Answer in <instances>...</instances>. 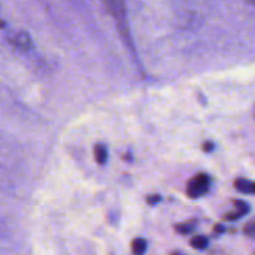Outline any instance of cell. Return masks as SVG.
Returning <instances> with one entry per match:
<instances>
[{
    "mask_svg": "<svg viewBox=\"0 0 255 255\" xmlns=\"http://www.w3.org/2000/svg\"><path fill=\"white\" fill-rule=\"evenodd\" d=\"M210 188V177L206 173H198L186 185V195L189 198H200L207 194Z\"/></svg>",
    "mask_w": 255,
    "mask_h": 255,
    "instance_id": "6da1fadb",
    "label": "cell"
},
{
    "mask_svg": "<svg viewBox=\"0 0 255 255\" xmlns=\"http://www.w3.org/2000/svg\"><path fill=\"white\" fill-rule=\"evenodd\" d=\"M105 8L108 9V12L119 21V23H125V5L123 0H102Z\"/></svg>",
    "mask_w": 255,
    "mask_h": 255,
    "instance_id": "7a4b0ae2",
    "label": "cell"
},
{
    "mask_svg": "<svg viewBox=\"0 0 255 255\" xmlns=\"http://www.w3.org/2000/svg\"><path fill=\"white\" fill-rule=\"evenodd\" d=\"M95 159L98 164L104 165L108 159V149L104 144H96L95 146Z\"/></svg>",
    "mask_w": 255,
    "mask_h": 255,
    "instance_id": "3957f363",
    "label": "cell"
},
{
    "mask_svg": "<svg viewBox=\"0 0 255 255\" xmlns=\"http://www.w3.org/2000/svg\"><path fill=\"white\" fill-rule=\"evenodd\" d=\"M191 246L197 251H203L209 246V239L206 236H195L191 239Z\"/></svg>",
    "mask_w": 255,
    "mask_h": 255,
    "instance_id": "277c9868",
    "label": "cell"
},
{
    "mask_svg": "<svg viewBox=\"0 0 255 255\" xmlns=\"http://www.w3.org/2000/svg\"><path fill=\"white\" fill-rule=\"evenodd\" d=\"M131 248H132V252L135 255H143L144 251H146V248H147V243H146L144 239H135V240H132Z\"/></svg>",
    "mask_w": 255,
    "mask_h": 255,
    "instance_id": "5b68a950",
    "label": "cell"
},
{
    "mask_svg": "<svg viewBox=\"0 0 255 255\" xmlns=\"http://www.w3.org/2000/svg\"><path fill=\"white\" fill-rule=\"evenodd\" d=\"M194 230H195V221H189V222L176 225V231L180 233V234H189V233H192Z\"/></svg>",
    "mask_w": 255,
    "mask_h": 255,
    "instance_id": "8992f818",
    "label": "cell"
},
{
    "mask_svg": "<svg viewBox=\"0 0 255 255\" xmlns=\"http://www.w3.org/2000/svg\"><path fill=\"white\" fill-rule=\"evenodd\" d=\"M249 183L251 182L246 180V179H236L234 180V188L242 194H249Z\"/></svg>",
    "mask_w": 255,
    "mask_h": 255,
    "instance_id": "52a82bcc",
    "label": "cell"
},
{
    "mask_svg": "<svg viewBox=\"0 0 255 255\" xmlns=\"http://www.w3.org/2000/svg\"><path fill=\"white\" fill-rule=\"evenodd\" d=\"M233 204H234V210L240 212L243 216H245V215H248V213H249V210H251L249 204H248L246 201H243V200H234V201H233Z\"/></svg>",
    "mask_w": 255,
    "mask_h": 255,
    "instance_id": "ba28073f",
    "label": "cell"
},
{
    "mask_svg": "<svg viewBox=\"0 0 255 255\" xmlns=\"http://www.w3.org/2000/svg\"><path fill=\"white\" fill-rule=\"evenodd\" d=\"M243 234L251 239H255V221H248L243 225Z\"/></svg>",
    "mask_w": 255,
    "mask_h": 255,
    "instance_id": "9c48e42d",
    "label": "cell"
},
{
    "mask_svg": "<svg viewBox=\"0 0 255 255\" xmlns=\"http://www.w3.org/2000/svg\"><path fill=\"white\" fill-rule=\"evenodd\" d=\"M243 215L240 213V212H237V210H233V212H227L225 215H224V219L225 221H237V219H240Z\"/></svg>",
    "mask_w": 255,
    "mask_h": 255,
    "instance_id": "30bf717a",
    "label": "cell"
},
{
    "mask_svg": "<svg viewBox=\"0 0 255 255\" xmlns=\"http://www.w3.org/2000/svg\"><path fill=\"white\" fill-rule=\"evenodd\" d=\"M213 149H215V144H213L212 141H206V143L203 144V152H206V153H210Z\"/></svg>",
    "mask_w": 255,
    "mask_h": 255,
    "instance_id": "8fae6325",
    "label": "cell"
},
{
    "mask_svg": "<svg viewBox=\"0 0 255 255\" xmlns=\"http://www.w3.org/2000/svg\"><path fill=\"white\" fill-rule=\"evenodd\" d=\"M159 200H161L159 195H153V197H149V198H147V201H149L150 204H155V203H158Z\"/></svg>",
    "mask_w": 255,
    "mask_h": 255,
    "instance_id": "7c38bea8",
    "label": "cell"
},
{
    "mask_svg": "<svg viewBox=\"0 0 255 255\" xmlns=\"http://www.w3.org/2000/svg\"><path fill=\"white\" fill-rule=\"evenodd\" d=\"M213 228H215V233H219V234L225 231V228H224V225H221V224H216V225H215Z\"/></svg>",
    "mask_w": 255,
    "mask_h": 255,
    "instance_id": "4fadbf2b",
    "label": "cell"
},
{
    "mask_svg": "<svg viewBox=\"0 0 255 255\" xmlns=\"http://www.w3.org/2000/svg\"><path fill=\"white\" fill-rule=\"evenodd\" d=\"M249 194L255 195V182H251L249 183Z\"/></svg>",
    "mask_w": 255,
    "mask_h": 255,
    "instance_id": "5bb4252c",
    "label": "cell"
},
{
    "mask_svg": "<svg viewBox=\"0 0 255 255\" xmlns=\"http://www.w3.org/2000/svg\"><path fill=\"white\" fill-rule=\"evenodd\" d=\"M248 3H251V5H255V0H246Z\"/></svg>",
    "mask_w": 255,
    "mask_h": 255,
    "instance_id": "9a60e30c",
    "label": "cell"
},
{
    "mask_svg": "<svg viewBox=\"0 0 255 255\" xmlns=\"http://www.w3.org/2000/svg\"><path fill=\"white\" fill-rule=\"evenodd\" d=\"M171 255H180V254H179V252H173Z\"/></svg>",
    "mask_w": 255,
    "mask_h": 255,
    "instance_id": "2e32d148",
    "label": "cell"
}]
</instances>
